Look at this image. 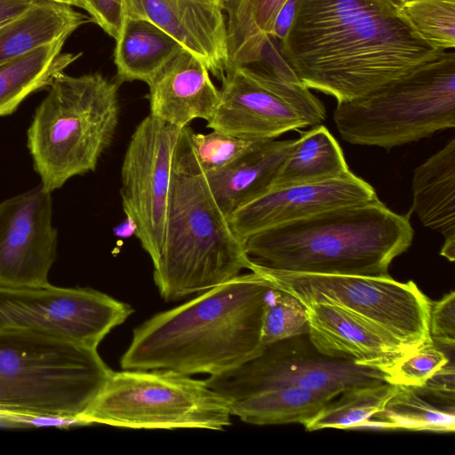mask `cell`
Segmentation results:
<instances>
[{
  "label": "cell",
  "mask_w": 455,
  "mask_h": 455,
  "mask_svg": "<svg viewBox=\"0 0 455 455\" xmlns=\"http://www.w3.org/2000/svg\"><path fill=\"white\" fill-rule=\"evenodd\" d=\"M51 194L40 184L0 203V285L49 284L58 244Z\"/></svg>",
  "instance_id": "cell-14"
},
{
  "label": "cell",
  "mask_w": 455,
  "mask_h": 455,
  "mask_svg": "<svg viewBox=\"0 0 455 455\" xmlns=\"http://www.w3.org/2000/svg\"><path fill=\"white\" fill-rule=\"evenodd\" d=\"M333 120L345 141L387 150L454 128V51L442 52L363 97L337 103Z\"/></svg>",
  "instance_id": "cell-7"
},
{
  "label": "cell",
  "mask_w": 455,
  "mask_h": 455,
  "mask_svg": "<svg viewBox=\"0 0 455 455\" xmlns=\"http://www.w3.org/2000/svg\"><path fill=\"white\" fill-rule=\"evenodd\" d=\"M8 21H9V20H8ZM6 22H7V21H5V22H1V23H0V28H1L4 24H5Z\"/></svg>",
  "instance_id": "cell-40"
},
{
  "label": "cell",
  "mask_w": 455,
  "mask_h": 455,
  "mask_svg": "<svg viewBox=\"0 0 455 455\" xmlns=\"http://www.w3.org/2000/svg\"><path fill=\"white\" fill-rule=\"evenodd\" d=\"M414 30L438 50L455 47V0H411L400 7Z\"/></svg>",
  "instance_id": "cell-29"
},
{
  "label": "cell",
  "mask_w": 455,
  "mask_h": 455,
  "mask_svg": "<svg viewBox=\"0 0 455 455\" xmlns=\"http://www.w3.org/2000/svg\"><path fill=\"white\" fill-rule=\"evenodd\" d=\"M287 0H224L228 68L260 61Z\"/></svg>",
  "instance_id": "cell-25"
},
{
  "label": "cell",
  "mask_w": 455,
  "mask_h": 455,
  "mask_svg": "<svg viewBox=\"0 0 455 455\" xmlns=\"http://www.w3.org/2000/svg\"><path fill=\"white\" fill-rule=\"evenodd\" d=\"M376 197L374 188L350 172L323 182L273 188L236 210L228 221L235 234L245 241L265 229Z\"/></svg>",
  "instance_id": "cell-15"
},
{
  "label": "cell",
  "mask_w": 455,
  "mask_h": 455,
  "mask_svg": "<svg viewBox=\"0 0 455 455\" xmlns=\"http://www.w3.org/2000/svg\"><path fill=\"white\" fill-rule=\"evenodd\" d=\"M257 142L213 130L207 134L196 133L193 131L190 134L193 153L204 173L228 166Z\"/></svg>",
  "instance_id": "cell-32"
},
{
  "label": "cell",
  "mask_w": 455,
  "mask_h": 455,
  "mask_svg": "<svg viewBox=\"0 0 455 455\" xmlns=\"http://www.w3.org/2000/svg\"><path fill=\"white\" fill-rule=\"evenodd\" d=\"M398 387L384 381L346 390L331 399L304 427L307 431L366 428L371 418L383 407Z\"/></svg>",
  "instance_id": "cell-28"
},
{
  "label": "cell",
  "mask_w": 455,
  "mask_h": 455,
  "mask_svg": "<svg viewBox=\"0 0 455 455\" xmlns=\"http://www.w3.org/2000/svg\"><path fill=\"white\" fill-rule=\"evenodd\" d=\"M295 140L258 141L228 166L204 173L217 204L228 219L271 190Z\"/></svg>",
  "instance_id": "cell-19"
},
{
  "label": "cell",
  "mask_w": 455,
  "mask_h": 455,
  "mask_svg": "<svg viewBox=\"0 0 455 455\" xmlns=\"http://www.w3.org/2000/svg\"><path fill=\"white\" fill-rule=\"evenodd\" d=\"M231 416L229 401L204 380L167 370H123L111 372L82 423L223 430Z\"/></svg>",
  "instance_id": "cell-9"
},
{
  "label": "cell",
  "mask_w": 455,
  "mask_h": 455,
  "mask_svg": "<svg viewBox=\"0 0 455 455\" xmlns=\"http://www.w3.org/2000/svg\"><path fill=\"white\" fill-rule=\"evenodd\" d=\"M350 172L338 141L325 126L318 124L295 140L271 189L323 182Z\"/></svg>",
  "instance_id": "cell-24"
},
{
  "label": "cell",
  "mask_w": 455,
  "mask_h": 455,
  "mask_svg": "<svg viewBox=\"0 0 455 455\" xmlns=\"http://www.w3.org/2000/svg\"><path fill=\"white\" fill-rule=\"evenodd\" d=\"M35 0H0V23L17 17L26 11Z\"/></svg>",
  "instance_id": "cell-37"
},
{
  "label": "cell",
  "mask_w": 455,
  "mask_h": 455,
  "mask_svg": "<svg viewBox=\"0 0 455 455\" xmlns=\"http://www.w3.org/2000/svg\"><path fill=\"white\" fill-rule=\"evenodd\" d=\"M309 89L337 103L363 97L437 55L392 0H296L280 41Z\"/></svg>",
  "instance_id": "cell-1"
},
{
  "label": "cell",
  "mask_w": 455,
  "mask_h": 455,
  "mask_svg": "<svg viewBox=\"0 0 455 455\" xmlns=\"http://www.w3.org/2000/svg\"><path fill=\"white\" fill-rule=\"evenodd\" d=\"M112 371L95 347L0 330V415L13 426L83 425Z\"/></svg>",
  "instance_id": "cell-5"
},
{
  "label": "cell",
  "mask_w": 455,
  "mask_h": 455,
  "mask_svg": "<svg viewBox=\"0 0 455 455\" xmlns=\"http://www.w3.org/2000/svg\"><path fill=\"white\" fill-rule=\"evenodd\" d=\"M183 49L150 21L124 17L114 52L116 83L142 81L149 85Z\"/></svg>",
  "instance_id": "cell-22"
},
{
  "label": "cell",
  "mask_w": 455,
  "mask_h": 455,
  "mask_svg": "<svg viewBox=\"0 0 455 455\" xmlns=\"http://www.w3.org/2000/svg\"><path fill=\"white\" fill-rule=\"evenodd\" d=\"M413 236L409 214L393 212L376 197L265 229L244 245L251 262L274 270L387 275Z\"/></svg>",
  "instance_id": "cell-3"
},
{
  "label": "cell",
  "mask_w": 455,
  "mask_h": 455,
  "mask_svg": "<svg viewBox=\"0 0 455 455\" xmlns=\"http://www.w3.org/2000/svg\"><path fill=\"white\" fill-rule=\"evenodd\" d=\"M180 131L149 114L133 132L122 164L123 210L153 265L164 244L173 154Z\"/></svg>",
  "instance_id": "cell-13"
},
{
  "label": "cell",
  "mask_w": 455,
  "mask_h": 455,
  "mask_svg": "<svg viewBox=\"0 0 455 455\" xmlns=\"http://www.w3.org/2000/svg\"><path fill=\"white\" fill-rule=\"evenodd\" d=\"M384 381L378 368L322 354L308 334L264 346L235 369L204 379L230 403L274 387L294 386L335 398L346 390Z\"/></svg>",
  "instance_id": "cell-11"
},
{
  "label": "cell",
  "mask_w": 455,
  "mask_h": 455,
  "mask_svg": "<svg viewBox=\"0 0 455 455\" xmlns=\"http://www.w3.org/2000/svg\"><path fill=\"white\" fill-rule=\"evenodd\" d=\"M65 42L46 44L0 64V116L12 114L29 94L49 86L81 56L62 52Z\"/></svg>",
  "instance_id": "cell-23"
},
{
  "label": "cell",
  "mask_w": 455,
  "mask_h": 455,
  "mask_svg": "<svg viewBox=\"0 0 455 455\" xmlns=\"http://www.w3.org/2000/svg\"><path fill=\"white\" fill-rule=\"evenodd\" d=\"M133 313L130 304L92 288L0 285V330H24L97 348Z\"/></svg>",
  "instance_id": "cell-12"
},
{
  "label": "cell",
  "mask_w": 455,
  "mask_h": 455,
  "mask_svg": "<svg viewBox=\"0 0 455 455\" xmlns=\"http://www.w3.org/2000/svg\"><path fill=\"white\" fill-rule=\"evenodd\" d=\"M274 287L251 271L153 315L133 330L123 370L219 375L257 356L265 306Z\"/></svg>",
  "instance_id": "cell-2"
},
{
  "label": "cell",
  "mask_w": 455,
  "mask_h": 455,
  "mask_svg": "<svg viewBox=\"0 0 455 455\" xmlns=\"http://www.w3.org/2000/svg\"><path fill=\"white\" fill-rule=\"evenodd\" d=\"M150 115L179 128L206 122L220 100L206 67L183 49L148 85Z\"/></svg>",
  "instance_id": "cell-18"
},
{
  "label": "cell",
  "mask_w": 455,
  "mask_h": 455,
  "mask_svg": "<svg viewBox=\"0 0 455 455\" xmlns=\"http://www.w3.org/2000/svg\"><path fill=\"white\" fill-rule=\"evenodd\" d=\"M366 428L453 433L454 405H435L413 388L400 387L369 420Z\"/></svg>",
  "instance_id": "cell-27"
},
{
  "label": "cell",
  "mask_w": 455,
  "mask_h": 455,
  "mask_svg": "<svg viewBox=\"0 0 455 455\" xmlns=\"http://www.w3.org/2000/svg\"><path fill=\"white\" fill-rule=\"evenodd\" d=\"M307 306L291 293L274 285L265 306L261 338L264 346L308 334Z\"/></svg>",
  "instance_id": "cell-30"
},
{
  "label": "cell",
  "mask_w": 455,
  "mask_h": 455,
  "mask_svg": "<svg viewBox=\"0 0 455 455\" xmlns=\"http://www.w3.org/2000/svg\"><path fill=\"white\" fill-rule=\"evenodd\" d=\"M249 270L305 305L336 306L387 332L409 349L434 341L429 333L432 302L413 281L387 275L314 274L279 271L251 261Z\"/></svg>",
  "instance_id": "cell-10"
},
{
  "label": "cell",
  "mask_w": 455,
  "mask_h": 455,
  "mask_svg": "<svg viewBox=\"0 0 455 455\" xmlns=\"http://www.w3.org/2000/svg\"><path fill=\"white\" fill-rule=\"evenodd\" d=\"M59 4H68L70 6L80 7V0H49Z\"/></svg>",
  "instance_id": "cell-38"
},
{
  "label": "cell",
  "mask_w": 455,
  "mask_h": 455,
  "mask_svg": "<svg viewBox=\"0 0 455 455\" xmlns=\"http://www.w3.org/2000/svg\"><path fill=\"white\" fill-rule=\"evenodd\" d=\"M28 130V148L49 192L93 172L119 121L118 84L99 73H60L49 84Z\"/></svg>",
  "instance_id": "cell-6"
},
{
  "label": "cell",
  "mask_w": 455,
  "mask_h": 455,
  "mask_svg": "<svg viewBox=\"0 0 455 455\" xmlns=\"http://www.w3.org/2000/svg\"><path fill=\"white\" fill-rule=\"evenodd\" d=\"M450 357L433 342L409 350L377 368L385 374V381L407 387H420L439 371Z\"/></svg>",
  "instance_id": "cell-31"
},
{
  "label": "cell",
  "mask_w": 455,
  "mask_h": 455,
  "mask_svg": "<svg viewBox=\"0 0 455 455\" xmlns=\"http://www.w3.org/2000/svg\"><path fill=\"white\" fill-rule=\"evenodd\" d=\"M333 398L294 386L269 387L230 403L232 416L254 425L299 423L314 419Z\"/></svg>",
  "instance_id": "cell-26"
},
{
  "label": "cell",
  "mask_w": 455,
  "mask_h": 455,
  "mask_svg": "<svg viewBox=\"0 0 455 455\" xmlns=\"http://www.w3.org/2000/svg\"><path fill=\"white\" fill-rule=\"evenodd\" d=\"M412 206L423 226L444 238L440 254L455 259V139L413 171Z\"/></svg>",
  "instance_id": "cell-20"
},
{
  "label": "cell",
  "mask_w": 455,
  "mask_h": 455,
  "mask_svg": "<svg viewBox=\"0 0 455 455\" xmlns=\"http://www.w3.org/2000/svg\"><path fill=\"white\" fill-rule=\"evenodd\" d=\"M419 395L444 404L455 403V367L453 355L420 387H411Z\"/></svg>",
  "instance_id": "cell-35"
},
{
  "label": "cell",
  "mask_w": 455,
  "mask_h": 455,
  "mask_svg": "<svg viewBox=\"0 0 455 455\" xmlns=\"http://www.w3.org/2000/svg\"><path fill=\"white\" fill-rule=\"evenodd\" d=\"M79 8L108 36L115 40L119 37L124 20V0H80Z\"/></svg>",
  "instance_id": "cell-34"
},
{
  "label": "cell",
  "mask_w": 455,
  "mask_h": 455,
  "mask_svg": "<svg viewBox=\"0 0 455 455\" xmlns=\"http://www.w3.org/2000/svg\"><path fill=\"white\" fill-rule=\"evenodd\" d=\"M277 43L270 37L260 61L226 70L220 104L207 128L265 141L325 120L324 106L288 66Z\"/></svg>",
  "instance_id": "cell-8"
},
{
  "label": "cell",
  "mask_w": 455,
  "mask_h": 455,
  "mask_svg": "<svg viewBox=\"0 0 455 455\" xmlns=\"http://www.w3.org/2000/svg\"><path fill=\"white\" fill-rule=\"evenodd\" d=\"M411 0H392V2L398 7L403 6L405 3Z\"/></svg>",
  "instance_id": "cell-39"
},
{
  "label": "cell",
  "mask_w": 455,
  "mask_h": 455,
  "mask_svg": "<svg viewBox=\"0 0 455 455\" xmlns=\"http://www.w3.org/2000/svg\"><path fill=\"white\" fill-rule=\"evenodd\" d=\"M92 21L73 6L35 0L22 13L0 28V64L39 47L67 38Z\"/></svg>",
  "instance_id": "cell-21"
},
{
  "label": "cell",
  "mask_w": 455,
  "mask_h": 455,
  "mask_svg": "<svg viewBox=\"0 0 455 455\" xmlns=\"http://www.w3.org/2000/svg\"><path fill=\"white\" fill-rule=\"evenodd\" d=\"M307 306L308 337L323 355L377 368L409 349L375 325L336 306Z\"/></svg>",
  "instance_id": "cell-17"
},
{
  "label": "cell",
  "mask_w": 455,
  "mask_h": 455,
  "mask_svg": "<svg viewBox=\"0 0 455 455\" xmlns=\"http://www.w3.org/2000/svg\"><path fill=\"white\" fill-rule=\"evenodd\" d=\"M296 0H287L275 19L272 36L281 41L285 36L289 26L291 23Z\"/></svg>",
  "instance_id": "cell-36"
},
{
  "label": "cell",
  "mask_w": 455,
  "mask_h": 455,
  "mask_svg": "<svg viewBox=\"0 0 455 455\" xmlns=\"http://www.w3.org/2000/svg\"><path fill=\"white\" fill-rule=\"evenodd\" d=\"M192 129L181 128L172 166L161 254L154 281L173 301L201 293L249 269L244 241L230 227L191 148Z\"/></svg>",
  "instance_id": "cell-4"
},
{
  "label": "cell",
  "mask_w": 455,
  "mask_h": 455,
  "mask_svg": "<svg viewBox=\"0 0 455 455\" xmlns=\"http://www.w3.org/2000/svg\"><path fill=\"white\" fill-rule=\"evenodd\" d=\"M432 340L447 347L455 346V292L450 291L440 300L432 302L429 315Z\"/></svg>",
  "instance_id": "cell-33"
},
{
  "label": "cell",
  "mask_w": 455,
  "mask_h": 455,
  "mask_svg": "<svg viewBox=\"0 0 455 455\" xmlns=\"http://www.w3.org/2000/svg\"><path fill=\"white\" fill-rule=\"evenodd\" d=\"M124 17L155 24L221 80L228 67L224 0H124Z\"/></svg>",
  "instance_id": "cell-16"
}]
</instances>
